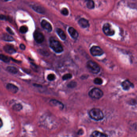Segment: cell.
<instances>
[{"label": "cell", "instance_id": "6da1fadb", "mask_svg": "<svg viewBox=\"0 0 137 137\" xmlns=\"http://www.w3.org/2000/svg\"><path fill=\"white\" fill-rule=\"evenodd\" d=\"M89 115L91 118L95 121H100L104 118L103 112L98 108H94L91 109L89 112Z\"/></svg>", "mask_w": 137, "mask_h": 137}, {"label": "cell", "instance_id": "7a4b0ae2", "mask_svg": "<svg viewBox=\"0 0 137 137\" xmlns=\"http://www.w3.org/2000/svg\"><path fill=\"white\" fill-rule=\"evenodd\" d=\"M50 47L51 49L57 53L63 52V48L60 42L53 38H50Z\"/></svg>", "mask_w": 137, "mask_h": 137}, {"label": "cell", "instance_id": "3957f363", "mask_svg": "<svg viewBox=\"0 0 137 137\" xmlns=\"http://www.w3.org/2000/svg\"><path fill=\"white\" fill-rule=\"evenodd\" d=\"M87 68L90 72L93 74H98L100 71V68L97 63L92 61H89L87 62Z\"/></svg>", "mask_w": 137, "mask_h": 137}, {"label": "cell", "instance_id": "277c9868", "mask_svg": "<svg viewBox=\"0 0 137 137\" xmlns=\"http://www.w3.org/2000/svg\"><path fill=\"white\" fill-rule=\"evenodd\" d=\"M89 95L93 99H98L103 96V93L100 88H95L90 91L89 93Z\"/></svg>", "mask_w": 137, "mask_h": 137}, {"label": "cell", "instance_id": "5b68a950", "mask_svg": "<svg viewBox=\"0 0 137 137\" xmlns=\"http://www.w3.org/2000/svg\"><path fill=\"white\" fill-rule=\"evenodd\" d=\"M103 30L104 34L107 36H112L115 34V31L112 28L111 25L108 23H105L103 25Z\"/></svg>", "mask_w": 137, "mask_h": 137}, {"label": "cell", "instance_id": "8992f818", "mask_svg": "<svg viewBox=\"0 0 137 137\" xmlns=\"http://www.w3.org/2000/svg\"><path fill=\"white\" fill-rule=\"evenodd\" d=\"M91 54L94 56H100L104 53L103 50L101 48L97 46H93L90 49Z\"/></svg>", "mask_w": 137, "mask_h": 137}, {"label": "cell", "instance_id": "52a82bcc", "mask_svg": "<svg viewBox=\"0 0 137 137\" xmlns=\"http://www.w3.org/2000/svg\"><path fill=\"white\" fill-rule=\"evenodd\" d=\"M33 36L35 41L38 44L43 43L45 37L43 35L42 33L38 31H35L34 32Z\"/></svg>", "mask_w": 137, "mask_h": 137}, {"label": "cell", "instance_id": "ba28073f", "mask_svg": "<svg viewBox=\"0 0 137 137\" xmlns=\"http://www.w3.org/2000/svg\"><path fill=\"white\" fill-rule=\"evenodd\" d=\"M41 26L43 27V28L47 30L48 32H50L52 31V27L51 24L46 20H42L41 23Z\"/></svg>", "mask_w": 137, "mask_h": 137}, {"label": "cell", "instance_id": "9c48e42d", "mask_svg": "<svg viewBox=\"0 0 137 137\" xmlns=\"http://www.w3.org/2000/svg\"><path fill=\"white\" fill-rule=\"evenodd\" d=\"M6 88L9 91L13 94L16 93L19 91V88L15 86V85L11 84V83H9L7 84Z\"/></svg>", "mask_w": 137, "mask_h": 137}, {"label": "cell", "instance_id": "30bf717a", "mask_svg": "<svg viewBox=\"0 0 137 137\" xmlns=\"http://www.w3.org/2000/svg\"><path fill=\"white\" fill-rule=\"evenodd\" d=\"M123 88L125 91L129 90L131 88L134 87V85L129 80H125L122 83Z\"/></svg>", "mask_w": 137, "mask_h": 137}, {"label": "cell", "instance_id": "8fae6325", "mask_svg": "<svg viewBox=\"0 0 137 137\" xmlns=\"http://www.w3.org/2000/svg\"><path fill=\"white\" fill-rule=\"evenodd\" d=\"M68 32L71 37L74 39H77L79 36V34L78 32L72 27H70L68 29Z\"/></svg>", "mask_w": 137, "mask_h": 137}, {"label": "cell", "instance_id": "7c38bea8", "mask_svg": "<svg viewBox=\"0 0 137 137\" xmlns=\"http://www.w3.org/2000/svg\"><path fill=\"white\" fill-rule=\"evenodd\" d=\"M78 23L79 25L84 28H88L90 25V24L88 20L84 18H81L78 21Z\"/></svg>", "mask_w": 137, "mask_h": 137}, {"label": "cell", "instance_id": "4fadbf2b", "mask_svg": "<svg viewBox=\"0 0 137 137\" xmlns=\"http://www.w3.org/2000/svg\"><path fill=\"white\" fill-rule=\"evenodd\" d=\"M4 50L6 51V52L10 54L15 53L16 52L15 49L14 48V47L11 45H6L4 47Z\"/></svg>", "mask_w": 137, "mask_h": 137}, {"label": "cell", "instance_id": "5bb4252c", "mask_svg": "<svg viewBox=\"0 0 137 137\" xmlns=\"http://www.w3.org/2000/svg\"><path fill=\"white\" fill-rule=\"evenodd\" d=\"M56 32L57 34L58 35L61 40H65L66 38V35L62 30H61V29L57 28L56 29Z\"/></svg>", "mask_w": 137, "mask_h": 137}, {"label": "cell", "instance_id": "9a60e30c", "mask_svg": "<svg viewBox=\"0 0 137 137\" xmlns=\"http://www.w3.org/2000/svg\"><path fill=\"white\" fill-rule=\"evenodd\" d=\"M92 137H107L106 135L97 131H95L91 134Z\"/></svg>", "mask_w": 137, "mask_h": 137}, {"label": "cell", "instance_id": "2e32d148", "mask_svg": "<svg viewBox=\"0 0 137 137\" xmlns=\"http://www.w3.org/2000/svg\"><path fill=\"white\" fill-rule=\"evenodd\" d=\"M50 103L53 104L54 106H56L58 107L59 108L63 109V104L61 102L58 101L56 100H52L51 101Z\"/></svg>", "mask_w": 137, "mask_h": 137}, {"label": "cell", "instance_id": "e0dca14e", "mask_svg": "<svg viewBox=\"0 0 137 137\" xmlns=\"http://www.w3.org/2000/svg\"><path fill=\"white\" fill-rule=\"evenodd\" d=\"M32 8L34 10L39 13H45L44 10L40 6L33 5L32 7Z\"/></svg>", "mask_w": 137, "mask_h": 137}, {"label": "cell", "instance_id": "ac0fdd59", "mask_svg": "<svg viewBox=\"0 0 137 137\" xmlns=\"http://www.w3.org/2000/svg\"><path fill=\"white\" fill-rule=\"evenodd\" d=\"M7 70L9 72L14 74H17L18 72L17 68L14 66H8L7 67Z\"/></svg>", "mask_w": 137, "mask_h": 137}, {"label": "cell", "instance_id": "d6986e66", "mask_svg": "<svg viewBox=\"0 0 137 137\" xmlns=\"http://www.w3.org/2000/svg\"><path fill=\"white\" fill-rule=\"evenodd\" d=\"M0 60L5 62H9L10 61L9 57L3 54H0Z\"/></svg>", "mask_w": 137, "mask_h": 137}, {"label": "cell", "instance_id": "ffe728a7", "mask_svg": "<svg viewBox=\"0 0 137 137\" xmlns=\"http://www.w3.org/2000/svg\"><path fill=\"white\" fill-rule=\"evenodd\" d=\"M3 39L4 40L6 41H12L14 40L12 36L7 34L3 35Z\"/></svg>", "mask_w": 137, "mask_h": 137}, {"label": "cell", "instance_id": "44dd1931", "mask_svg": "<svg viewBox=\"0 0 137 137\" xmlns=\"http://www.w3.org/2000/svg\"><path fill=\"white\" fill-rule=\"evenodd\" d=\"M22 108V106L20 104H16L14 105L13 107V109L17 111V112H18V111L21 110Z\"/></svg>", "mask_w": 137, "mask_h": 137}, {"label": "cell", "instance_id": "7402d4cb", "mask_svg": "<svg viewBox=\"0 0 137 137\" xmlns=\"http://www.w3.org/2000/svg\"><path fill=\"white\" fill-rule=\"evenodd\" d=\"M87 7L88 9H93L94 8V2L92 1H88L87 3Z\"/></svg>", "mask_w": 137, "mask_h": 137}, {"label": "cell", "instance_id": "603a6c76", "mask_svg": "<svg viewBox=\"0 0 137 137\" xmlns=\"http://www.w3.org/2000/svg\"><path fill=\"white\" fill-rule=\"evenodd\" d=\"M28 28L26 26H23L20 28L19 31L22 34H25L28 31Z\"/></svg>", "mask_w": 137, "mask_h": 137}, {"label": "cell", "instance_id": "cb8c5ba5", "mask_svg": "<svg viewBox=\"0 0 137 137\" xmlns=\"http://www.w3.org/2000/svg\"><path fill=\"white\" fill-rule=\"evenodd\" d=\"M94 82L96 85H101L103 83V80L100 78H95L94 80Z\"/></svg>", "mask_w": 137, "mask_h": 137}, {"label": "cell", "instance_id": "d4e9b609", "mask_svg": "<svg viewBox=\"0 0 137 137\" xmlns=\"http://www.w3.org/2000/svg\"><path fill=\"white\" fill-rule=\"evenodd\" d=\"M77 86V83L75 81H72L67 85V87L69 88H74Z\"/></svg>", "mask_w": 137, "mask_h": 137}, {"label": "cell", "instance_id": "484cf974", "mask_svg": "<svg viewBox=\"0 0 137 137\" xmlns=\"http://www.w3.org/2000/svg\"><path fill=\"white\" fill-rule=\"evenodd\" d=\"M72 77V74H67L63 76L62 77V79L63 80H67L68 79H70Z\"/></svg>", "mask_w": 137, "mask_h": 137}, {"label": "cell", "instance_id": "4316f807", "mask_svg": "<svg viewBox=\"0 0 137 137\" xmlns=\"http://www.w3.org/2000/svg\"><path fill=\"white\" fill-rule=\"evenodd\" d=\"M56 79V76L53 74H50L47 76V79L50 81H53Z\"/></svg>", "mask_w": 137, "mask_h": 137}, {"label": "cell", "instance_id": "83f0119b", "mask_svg": "<svg viewBox=\"0 0 137 137\" xmlns=\"http://www.w3.org/2000/svg\"><path fill=\"white\" fill-rule=\"evenodd\" d=\"M61 13L65 16L68 15L69 14V11L66 8H63L61 10Z\"/></svg>", "mask_w": 137, "mask_h": 137}, {"label": "cell", "instance_id": "f1b7e54d", "mask_svg": "<svg viewBox=\"0 0 137 137\" xmlns=\"http://www.w3.org/2000/svg\"><path fill=\"white\" fill-rule=\"evenodd\" d=\"M7 31H8V32H9L10 34H14V32H13V31H12V30H11V29H10V28H9V27H7Z\"/></svg>", "mask_w": 137, "mask_h": 137}, {"label": "cell", "instance_id": "f546056e", "mask_svg": "<svg viewBox=\"0 0 137 137\" xmlns=\"http://www.w3.org/2000/svg\"><path fill=\"white\" fill-rule=\"evenodd\" d=\"M20 48L21 50H25V49L26 46H25V45L23 44H21L20 45Z\"/></svg>", "mask_w": 137, "mask_h": 137}, {"label": "cell", "instance_id": "4dcf8cb0", "mask_svg": "<svg viewBox=\"0 0 137 137\" xmlns=\"http://www.w3.org/2000/svg\"><path fill=\"white\" fill-rule=\"evenodd\" d=\"M6 19V17H5L4 15H0V19L4 20V19Z\"/></svg>", "mask_w": 137, "mask_h": 137}, {"label": "cell", "instance_id": "1f68e13d", "mask_svg": "<svg viewBox=\"0 0 137 137\" xmlns=\"http://www.w3.org/2000/svg\"><path fill=\"white\" fill-rule=\"evenodd\" d=\"M3 126V122L2 119L0 118V128H2Z\"/></svg>", "mask_w": 137, "mask_h": 137}]
</instances>
